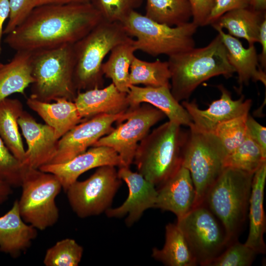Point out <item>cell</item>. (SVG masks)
Returning <instances> with one entry per match:
<instances>
[{
	"label": "cell",
	"instance_id": "2",
	"mask_svg": "<svg viewBox=\"0 0 266 266\" xmlns=\"http://www.w3.org/2000/svg\"><path fill=\"white\" fill-rule=\"evenodd\" d=\"M170 91L179 102L186 100L203 82L216 76L232 77L235 72L219 34L206 46L168 57Z\"/></svg>",
	"mask_w": 266,
	"mask_h": 266
},
{
	"label": "cell",
	"instance_id": "45",
	"mask_svg": "<svg viewBox=\"0 0 266 266\" xmlns=\"http://www.w3.org/2000/svg\"><path fill=\"white\" fill-rule=\"evenodd\" d=\"M12 187L0 180V205L6 202L12 193Z\"/></svg>",
	"mask_w": 266,
	"mask_h": 266
},
{
	"label": "cell",
	"instance_id": "29",
	"mask_svg": "<svg viewBox=\"0 0 266 266\" xmlns=\"http://www.w3.org/2000/svg\"><path fill=\"white\" fill-rule=\"evenodd\" d=\"M165 243L162 249L154 248L152 256L168 266H195L197 263L176 224L166 226Z\"/></svg>",
	"mask_w": 266,
	"mask_h": 266
},
{
	"label": "cell",
	"instance_id": "26",
	"mask_svg": "<svg viewBox=\"0 0 266 266\" xmlns=\"http://www.w3.org/2000/svg\"><path fill=\"white\" fill-rule=\"evenodd\" d=\"M33 52L16 51L12 60L0 64V101L14 93L25 94L34 81L32 71Z\"/></svg>",
	"mask_w": 266,
	"mask_h": 266
},
{
	"label": "cell",
	"instance_id": "36",
	"mask_svg": "<svg viewBox=\"0 0 266 266\" xmlns=\"http://www.w3.org/2000/svg\"><path fill=\"white\" fill-rule=\"evenodd\" d=\"M143 0H91L102 20L122 22L133 11L140 7Z\"/></svg>",
	"mask_w": 266,
	"mask_h": 266
},
{
	"label": "cell",
	"instance_id": "42",
	"mask_svg": "<svg viewBox=\"0 0 266 266\" xmlns=\"http://www.w3.org/2000/svg\"><path fill=\"white\" fill-rule=\"evenodd\" d=\"M262 45L261 54L258 55L259 61L261 63L262 68L266 66V18L262 22L259 31V41Z\"/></svg>",
	"mask_w": 266,
	"mask_h": 266
},
{
	"label": "cell",
	"instance_id": "4",
	"mask_svg": "<svg viewBox=\"0 0 266 266\" xmlns=\"http://www.w3.org/2000/svg\"><path fill=\"white\" fill-rule=\"evenodd\" d=\"M253 175L225 167L206 193L201 203L219 220L232 241L237 239L246 221Z\"/></svg>",
	"mask_w": 266,
	"mask_h": 266
},
{
	"label": "cell",
	"instance_id": "19",
	"mask_svg": "<svg viewBox=\"0 0 266 266\" xmlns=\"http://www.w3.org/2000/svg\"><path fill=\"white\" fill-rule=\"evenodd\" d=\"M127 99L130 107L148 103L162 111L169 121L188 127L193 124L187 111L171 94L170 87L131 85Z\"/></svg>",
	"mask_w": 266,
	"mask_h": 266
},
{
	"label": "cell",
	"instance_id": "32",
	"mask_svg": "<svg viewBox=\"0 0 266 266\" xmlns=\"http://www.w3.org/2000/svg\"><path fill=\"white\" fill-rule=\"evenodd\" d=\"M266 162V156L247 134L243 142L226 157L224 166L254 173Z\"/></svg>",
	"mask_w": 266,
	"mask_h": 266
},
{
	"label": "cell",
	"instance_id": "37",
	"mask_svg": "<svg viewBox=\"0 0 266 266\" xmlns=\"http://www.w3.org/2000/svg\"><path fill=\"white\" fill-rule=\"evenodd\" d=\"M23 164L8 150L0 136V180L13 187H21Z\"/></svg>",
	"mask_w": 266,
	"mask_h": 266
},
{
	"label": "cell",
	"instance_id": "24",
	"mask_svg": "<svg viewBox=\"0 0 266 266\" xmlns=\"http://www.w3.org/2000/svg\"><path fill=\"white\" fill-rule=\"evenodd\" d=\"M27 104L54 129L59 139L74 126L87 119L80 116L74 101L65 99L50 103L30 97Z\"/></svg>",
	"mask_w": 266,
	"mask_h": 266
},
{
	"label": "cell",
	"instance_id": "17",
	"mask_svg": "<svg viewBox=\"0 0 266 266\" xmlns=\"http://www.w3.org/2000/svg\"><path fill=\"white\" fill-rule=\"evenodd\" d=\"M123 166L117 153L112 148L104 146H94L65 163L48 164L40 170L55 175L66 192L69 186L77 180L83 173L103 166Z\"/></svg>",
	"mask_w": 266,
	"mask_h": 266
},
{
	"label": "cell",
	"instance_id": "41",
	"mask_svg": "<svg viewBox=\"0 0 266 266\" xmlns=\"http://www.w3.org/2000/svg\"><path fill=\"white\" fill-rule=\"evenodd\" d=\"M247 133L249 136L260 147L266 156V128L248 114L246 120Z\"/></svg>",
	"mask_w": 266,
	"mask_h": 266
},
{
	"label": "cell",
	"instance_id": "20",
	"mask_svg": "<svg viewBox=\"0 0 266 266\" xmlns=\"http://www.w3.org/2000/svg\"><path fill=\"white\" fill-rule=\"evenodd\" d=\"M73 101L83 119L123 113L130 107L127 93L120 92L112 83L104 88L78 92Z\"/></svg>",
	"mask_w": 266,
	"mask_h": 266
},
{
	"label": "cell",
	"instance_id": "44",
	"mask_svg": "<svg viewBox=\"0 0 266 266\" xmlns=\"http://www.w3.org/2000/svg\"><path fill=\"white\" fill-rule=\"evenodd\" d=\"M91 0H34L35 7L44 4H66L91 3Z\"/></svg>",
	"mask_w": 266,
	"mask_h": 266
},
{
	"label": "cell",
	"instance_id": "3",
	"mask_svg": "<svg viewBox=\"0 0 266 266\" xmlns=\"http://www.w3.org/2000/svg\"><path fill=\"white\" fill-rule=\"evenodd\" d=\"M187 135L180 125L169 121L148 133L133 159L137 172L155 186L162 184L181 166Z\"/></svg>",
	"mask_w": 266,
	"mask_h": 266
},
{
	"label": "cell",
	"instance_id": "5",
	"mask_svg": "<svg viewBox=\"0 0 266 266\" xmlns=\"http://www.w3.org/2000/svg\"><path fill=\"white\" fill-rule=\"evenodd\" d=\"M130 37L121 23L102 20L73 45V80L77 93L103 87L101 66L104 58Z\"/></svg>",
	"mask_w": 266,
	"mask_h": 266
},
{
	"label": "cell",
	"instance_id": "9",
	"mask_svg": "<svg viewBox=\"0 0 266 266\" xmlns=\"http://www.w3.org/2000/svg\"><path fill=\"white\" fill-rule=\"evenodd\" d=\"M23 165L22 193L18 200L20 215L37 230H45L58 221L55 199L62 185L53 174Z\"/></svg>",
	"mask_w": 266,
	"mask_h": 266
},
{
	"label": "cell",
	"instance_id": "33",
	"mask_svg": "<svg viewBox=\"0 0 266 266\" xmlns=\"http://www.w3.org/2000/svg\"><path fill=\"white\" fill-rule=\"evenodd\" d=\"M83 253V247L74 239L65 238L46 250L43 264L46 266H77Z\"/></svg>",
	"mask_w": 266,
	"mask_h": 266
},
{
	"label": "cell",
	"instance_id": "28",
	"mask_svg": "<svg viewBox=\"0 0 266 266\" xmlns=\"http://www.w3.org/2000/svg\"><path fill=\"white\" fill-rule=\"evenodd\" d=\"M22 102L6 98L0 101V136L10 152L22 163L25 152L18 120L23 112Z\"/></svg>",
	"mask_w": 266,
	"mask_h": 266
},
{
	"label": "cell",
	"instance_id": "21",
	"mask_svg": "<svg viewBox=\"0 0 266 266\" xmlns=\"http://www.w3.org/2000/svg\"><path fill=\"white\" fill-rule=\"evenodd\" d=\"M37 231L23 220L18 200H15L10 209L0 217V251L13 258L19 257L30 248Z\"/></svg>",
	"mask_w": 266,
	"mask_h": 266
},
{
	"label": "cell",
	"instance_id": "1",
	"mask_svg": "<svg viewBox=\"0 0 266 266\" xmlns=\"http://www.w3.org/2000/svg\"><path fill=\"white\" fill-rule=\"evenodd\" d=\"M102 20L91 3L42 5L4 41L16 51L30 52L74 44Z\"/></svg>",
	"mask_w": 266,
	"mask_h": 266
},
{
	"label": "cell",
	"instance_id": "10",
	"mask_svg": "<svg viewBox=\"0 0 266 266\" xmlns=\"http://www.w3.org/2000/svg\"><path fill=\"white\" fill-rule=\"evenodd\" d=\"M176 225L198 265L207 266L232 242L219 220L203 204L177 219Z\"/></svg>",
	"mask_w": 266,
	"mask_h": 266
},
{
	"label": "cell",
	"instance_id": "16",
	"mask_svg": "<svg viewBox=\"0 0 266 266\" xmlns=\"http://www.w3.org/2000/svg\"><path fill=\"white\" fill-rule=\"evenodd\" d=\"M18 123L28 145L22 164L34 168L50 164L57 153L59 140L54 129L37 123L25 110Z\"/></svg>",
	"mask_w": 266,
	"mask_h": 266
},
{
	"label": "cell",
	"instance_id": "34",
	"mask_svg": "<svg viewBox=\"0 0 266 266\" xmlns=\"http://www.w3.org/2000/svg\"><path fill=\"white\" fill-rule=\"evenodd\" d=\"M249 114L242 115L219 125L213 133L220 140L227 156L234 151L245 139L248 133L246 120Z\"/></svg>",
	"mask_w": 266,
	"mask_h": 266
},
{
	"label": "cell",
	"instance_id": "47",
	"mask_svg": "<svg viewBox=\"0 0 266 266\" xmlns=\"http://www.w3.org/2000/svg\"></svg>",
	"mask_w": 266,
	"mask_h": 266
},
{
	"label": "cell",
	"instance_id": "11",
	"mask_svg": "<svg viewBox=\"0 0 266 266\" xmlns=\"http://www.w3.org/2000/svg\"><path fill=\"white\" fill-rule=\"evenodd\" d=\"M121 183L115 166H103L98 167L87 179L75 181L65 193L72 210L84 218L99 215L109 208Z\"/></svg>",
	"mask_w": 266,
	"mask_h": 266
},
{
	"label": "cell",
	"instance_id": "40",
	"mask_svg": "<svg viewBox=\"0 0 266 266\" xmlns=\"http://www.w3.org/2000/svg\"><path fill=\"white\" fill-rule=\"evenodd\" d=\"M250 0H215L208 20L211 25L224 13L230 10L250 6Z\"/></svg>",
	"mask_w": 266,
	"mask_h": 266
},
{
	"label": "cell",
	"instance_id": "22",
	"mask_svg": "<svg viewBox=\"0 0 266 266\" xmlns=\"http://www.w3.org/2000/svg\"><path fill=\"white\" fill-rule=\"evenodd\" d=\"M214 29L226 48L230 64L238 74L239 89L243 85H248L250 80L260 81L266 86V74L259 64L258 55L254 45L244 48L237 38L225 33L222 29Z\"/></svg>",
	"mask_w": 266,
	"mask_h": 266
},
{
	"label": "cell",
	"instance_id": "8",
	"mask_svg": "<svg viewBox=\"0 0 266 266\" xmlns=\"http://www.w3.org/2000/svg\"><path fill=\"white\" fill-rule=\"evenodd\" d=\"M189 128L181 166L190 172L196 191L195 207L202 203L206 193L224 170L227 153L214 134L200 131L193 124Z\"/></svg>",
	"mask_w": 266,
	"mask_h": 266
},
{
	"label": "cell",
	"instance_id": "6",
	"mask_svg": "<svg viewBox=\"0 0 266 266\" xmlns=\"http://www.w3.org/2000/svg\"><path fill=\"white\" fill-rule=\"evenodd\" d=\"M73 45L33 52L31 97L49 102L62 99L74 101L77 91L73 80Z\"/></svg>",
	"mask_w": 266,
	"mask_h": 266
},
{
	"label": "cell",
	"instance_id": "39",
	"mask_svg": "<svg viewBox=\"0 0 266 266\" xmlns=\"http://www.w3.org/2000/svg\"><path fill=\"white\" fill-rule=\"evenodd\" d=\"M192 9L193 22L198 27L208 25V20L215 0H188Z\"/></svg>",
	"mask_w": 266,
	"mask_h": 266
},
{
	"label": "cell",
	"instance_id": "27",
	"mask_svg": "<svg viewBox=\"0 0 266 266\" xmlns=\"http://www.w3.org/2000/svg\"><path fill=\"white\" fill-rule=\"evenodd\" d=\"M133 41L131 37L115 46L101 66L103 76L111 79L118 90L126 93H128L131 86L130 67L136 51Z\"/></svg>",
	"mask_w": 266,
	"mask_h": 266
},
{
	"label": "cell",
	"instance_id": "14",
	"mask_svg": "<svg viewBox=\"0 0 266 266\" xmlns=\"http://www.w3.org/2000/svg\"><path fill=\"white\" fill-rule=\"evenodd\" d=\"M218 87L221 93L220 97L213 101L207 109L199 108L195 101L186 100L182 102L190 116L193 126L200 131L213 133L220 124L249 114L252 103L251 100H245L244 96H241L234 100L224 86L219 85Z\"/></svg>",
	"mask_w": 266,
	"mask_h": 266
},
{
	"label": "cell",
	"instance_id": "13",
	"mask_svg": "<svg viewBox=\"0 0 266 266\" xmlns=\"http://www.w3.org/2000/svg\"><path fill=\"white\" fill-rule=\"evenodd\" d=\"M126 112L99 114L74 126L59 139L57 153L50 164L65 163L86 151L114 129L113 123L122 122Z\"/></svg>",
	"mask_w": 266,
	"mask_h": 266
},
{
	"label": "cell",
	"instance_id": "30",
	"mask_svg": "<svg viewBox=\"0 0 266 266\" xmlns=\"http://www.w3.org/2000/svg\"><path fill=\"white\" fill-rule=\"evenodd\" d=\"M145 16L159 23L173 27L190 22L192 17L188 0H146Z\"/></svg>",
	"mask_w": 266,
	"mask_h": 266
},
{
	"label": "cell",
	"instance_id": "43",
	"mask_svg": "<svg viewBox=\"0 0 266 266\" xmlns=\"http://www.w3.org/2000/svg\"><path fill=\"white\" fill-rule=\"evenodd\" d=\"M10 8L9 0H0V54L1 52V39L3 34V26L9 17Z\"/></svg>",
	"mask_w": 266,
	"mask_h": 266
},
{
	"label": "cell",
	"instance_id": "46",
	"mask_svg": "<svg viewBox=\"0 0 266 266\" xmlns=\"http://www.w3.org/2000/svg\"><path fill=\"white\" fill-rule=\"evenodd\" d=\"M249 7L256 11L266 12V0H250Z\"/></svg>",
	"mask_w": 266,
	"mask_h": 266
},
{
	"label": "cell",
	"instance_id": "7",
	"mask_svg": "<svg viewBox=\"0 0 266 266\" xmlns=\"http://www.w3.org/2000/svg\"><path fill=\"white\" fill-rule=\"evenodd\" d=\"M130 37H134L136 51L155 57H168L195 46L194 35L198 26L193 22L171 27L156 22L145 15L133 11L121 23Z\"/></svg>",
	"mask_w": 266,
	"mask_h": 266
},
{
	"label": "cell",
	"instance_id": "23",
	"mask_svg": "<svg viewBox=\"0 0 266 266\" xmlns=\"http://www.w3.org/2000/svg\"><path fill=\"white\" fill-rule=\"evenodd\" d=\"M266 180V162L254 173L249 203V231L245 244L258 254H264L266 247L264 235L266 229L264 207Z\"/></svg>",
	"mask_w": 266,
	"mask_h": 266
},
{
	"label": "cell",
	"instance_id": "25",
	"mask_svg": "<svg viewBox=\"0 0 266 266\" xmlns=\"http://www.w3.org/2000/svg\"><path fill=\"white\" fill-rule=\"evenodd\" d=\"M265 18L266 12L249 7L228 11L211 25L214 28H225L231 35L245 39L251 45L258 42L260 26Z\"/></svg>",
	"mask_w": 266,
	"mask_h": 266
},
{
	"label": "cell",
	"instance_id": "31",
	"mask_svg": "<svg viewBox=\"0 0 266 266\" xmlns=\"http://www.w3.org/2000/svg\"><path fill=\"white\" fill-rule=\"evenodd\" d=\"M170 73L167 61L159 59L147 62L134 56L130 67L131 85L170 87Z\"/></svg>",
	"mask_w": 266,
	"mask_h": 266
},
{
	"label": "cell",
	"instance_id": "38",
	"mask_svg": "<svg viewBox=\"0 0 266 266\" xmlns=\"http://www.w3.org/2000/svg\"><path fill=\"white\" fill-rule=\"evenodd\" d=\"M10 13L3 34L14 30L29 16L35 7L34 0H9Z\"/></svg>",
	"mask_w": 266,
	"mask_h": 266
},
{
	"label": "cell",
	"instance_id": "18",
	"mask_svg": "<svg viewBox=\"0 0 266 266\" xmlns=\"http://www.w3.org/2000/svg\"><path fill=\"white\" fill-rule=\"evenodd\" d=\"M154 208L173 213L179 219L194 207L196 191L189 170L182 166L159 186Z\"/></svg>",
	"mask_w": 266,
	"mask_h": 266
},
{
	"label": "cell",
	"instance_id": "15",
	"mask_svg": "<svg viewBox=\"0 0 266 266\" xmlns=\"http://www.w3.org/2000/svg\"><path fill=\"white\" fill-rule=\"evenodd\" d=\"M117 171L119 178L127 185L129 195L121 205L109 208L105 212L108 217L128 215L126 223L130 226L139 219L146 210L155 207L157 190L154 184L138 172L132 171L130 167H120Z\"/></svg>",
	"mask_w": 266,
	"mask_h": 266
},
{
	"label": "cell",
	"instance_id": "12",
	"mask_svg": "<svg viewBox=\"0 0 266 266\" xmlns=\"http://www.w3.org/2000/svg\"><path fill=\"white\" fill-rule=\"evenodd\" d=\"M165 116L162 111L149 104L129 107L123 121L118 123L116 128L101 137L92 147L104 146L112 148L119 155L123 166L130 167L139 143L150 129Z\"/></svg>",
	"mask_w": 266,
	"mask_h": 266
},
{
	"label": "cell",
	"instance_id": "35",
	"mask_svg": "<svg viewBox=\"0 0 266 266\" xmlns=\"http://www.w3.org/2000/svg\"><path fill=\"white\" fill-rule=\"evenodd\" d=\"M257 254L253 248L235 239L207 266H250Z\"/></svg>",
	"mask_w": 266,
	"mask_h": 266
}]
</instances>
